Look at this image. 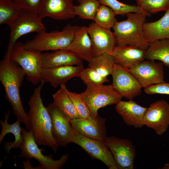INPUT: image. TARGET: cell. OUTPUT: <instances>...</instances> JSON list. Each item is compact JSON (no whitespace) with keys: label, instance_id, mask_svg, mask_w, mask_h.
<instances>
[{"label":"cell","instance_id":"1","mask_svg":"<svg viewBox=\"0 0 169 169\" xmlns=\"http://www.w3.org/2000/svg\"><path fill=\"white\" fill-rule=\"evenodd\" d=\"M44 83L42 81L34 89L28 101L29 124L30 131L38 146L50 147L56 153L59 146L53 137L51 117L43 103L41 96V90Z\"/></svg>","mask_w":169,"mask_h":169},{"label":"cell","instance_id":"2","mask_svg":"<svg viewBox=\"0 0 169 169\" xmlns=\"http://www.w3.org/2000/svg\"><path fill=\"white\" fill-rule=\"evenodd\" d=\"M26 74L16 62L3 58L0 62V81L5 91V98L11 104L13 114L30 131L28 113L25 111L21 100L20 88Z\"/></svg>","mask_w":169,"mask_h":169},{"label":"cell","instance_id":"3","mask_svg":"<svg viewBox=\"0 0 169 169\" xmlns=\"http://www.w3.org/2000/svg\"><path fill=\"white\" fill-rule=\"evenodd\" d=\"M126 16V20L116 21L112 28L117 46L129 45L146 50L149 43L144 36L143 25L147 16L137 13H130Z\"/></svg>","mask_w":169,"mask_h":169},{"label":"cell","instance_id":"4","mask_svg":"<svg viewBox=\"0 0 169 169\" xmlns=\"http://www.w3.org/2000/svg\"><path fill=\"white\" fill-rule=\"evenodd\" d=\"M77 27L68 24L61 31L37 33L33 39L24 44V47L27 49L39 53L64 49L73 41Z\"/></svg>","mask_w":169,"mask_h":169},{"label":"cell","instance_id":"5","mask_svg":"<svg viewBox=\"0 0 169 169\" xmlns=\"http://www.w3.org/2000/svg\"><path fill=\"white\" fill-rule=\"evenodd\" d=\"M40 53L27 49L24 44L17 41L12 47L9 59L20 66L28 80L34 85L42 81Z\"/></svg>","mask_w":169,"mask_h":169},{"label":"cell","instance_id":"6","mask_svg":"<svg viewBox=\"0 0 169 169\" xmlns=\"http://www.w3.org/2000/svg\"><path fill=\"white\" fill-rule=\"evenodd\" d=\"M80 94L94 118L98 115L100 109L116 105L122 98L112 84L87 86L86 90Z\"/></svg>","mask_w":169,"mask_h":169},{"label":"cell","instance_id":"7","mask_svg":"<svg viewBox=\"0 0 169 169\" xmlns=\"http://www.w3.org/2000/svg\"><path fill=\"white\" fill-rule=\"evenodd\" d=\"M23 141L19 147L21 150L19 157L28 159L34 158L39 163V168L43 169H60L68 159V154H64L59 160H54L51 155L45 156L42 152L34 138L32 132L22 127Z\"/></svg>","mask_w":169,"mask_h":169},{"label":"cell","instance_id":"8","mask_svg":"<svg viewBox=\"0 0 169 169\" xmlns=\"http://www.w3.org/2000/svg\"><path fill=\"white\" fill-rule=\"evenodd\" d=\"M8 25L11 30L10 38L3 58L9 59L13 45L21 37L32 32L46 31L42 19L37 15L24 10Z\"/></svg>","mask_w":169,"mask_h":169},{"label":"cell","instance_id":"9","mask_svg":"<svg viewBox=\"0 0 169 169\" xmlns=\"http://www.w3.org/2000/svg\"><path fill=\"white\" fill-rule=\"evenodd\" d=\"M111 75L112 85L122 97L131 100L141 94V85L127 68L115 63Z\"/></svg>","mask_w":169,"mask_h":169},{"label":"cell","instance_id":"10","mask_svg":"<svg viewBox=\"0 0 169 169\" xmlns=\"http://www.w3.org/2000/svg\"><path fill=\"white\" fill-rule=\"evenodd\" d=\"M46 108L51 120L52 135L58 146H65L73 143L75 131L70 121L53 103Z\"/></svg>","mask_w":169,"mask_h":169},{"label":"cell","instance_id":"11","mask_svg":"<svg viewBox=\"0 0 169 169\" xmlns=\"http://www.w3.org/2000/svg\"><path fill=\"white\" fill-rule=\"evenodd\" d=\"M163 65L161 62L145 59L127 69L144 88L165 82Z\"/></svg>","mask_w":169,"mask_h":169},{"label":"cell","instance_id":"12","mask_svg":"<svg viewBox=\"0 0 169 169\" xmlns=\"http://www.w3.org/2000/svg\"><path fill=\"white\" fill-rule=\"evenodd\" d=\"M105 142L112 154L118 169H133L136 152L131 141L111 136L107 137Z\"/></svg>","mask_w":169,"mask_h":169},{"label":"cell","instance_id":"13","mask_svg":"<svg viewBox=\"0 0 169 169\" xmlns=\"http://www.w3.org/2000/svg\"><path fill=\"white\" fill-rule=\"evenodd\" d=\"M73 143L80 146L92 157L102 161L109 169H118L105 142L87 137L75 131Z\"/></svg>","mask_w":169,"mask_h":169},{"label":"cell","instance_id":"14","mask_svg":"<svg viewBox=\"0 0 169 169\" xmlns=\"http://www.w3.org/2000/svg\"><path fill=\"white\" fill-rule=\"evenodd\" d=\"M144 121L145 125L153 130L157 135H163L169 126V104L161 100L150 104Z\"/></svg>","mask_w":169,"mask_h":169},{"label":"cell","instance_id":"15","mask_svg":"<svg viewBox=\"0 0 169 169\" xmlns=\"http://www.w3.org/2000/svg\"><path fill=\"white\" fill-rule=\"evenodd\" d=\"M88 31L91 42L93 57L104 53L110 54L117 44L114 32L94 22L91 23L88 27Z\"/></svg>","mask_w":169,"mask_h":169},{"label":"cell","instance_id":"16","mask_svg":"<svg viewBox=\"0 0 169 169\" xmlns=\"http://www.w3.org/2000/svg\"><path fill=\"white\" fill-rule=\"evenodd\" d=\"M106 120L98 115L87 119H74L70 120L74 131L87 137L105 142L106 138Z\"/></svg>","mask_w":169,"mask_h":169},{"label":"cell","instance_id":"17","mask_svg":"<svg viewBox=\"0 0 169 169\" xmlns=\"http://www.w3.org/2000/svg\"><path fill=\"white\" fill-rule=\"evenodd\" d=\"M74 0H43L38 16L64 20L75 17Z\"/></svg>","mask_w":169,"mask_h":169},{"label":"cell","instance_id":"18","mask_svg":"<svg viewBox=\"0 0 169 169\" xmlns=\"http://www.w3.org/2000/svg\"><path fill=\"white\" fill-rule=\"evenodd\" d=\"M84 68L82 65L42 68L41 72V80L44 83H49L52 86L57 88L65 84L73 78L78 77L80 71Z\"/></svg>","mask_w":169,"mask_h":169},{"label":"cell","instance_id":"19","mask_svg":"<svg viewBox=\"0 0 169 169\" xmlns=\"http://www.w3.org/2000/svg\"><path fill=\"white\" fill-rule=\"evenodd\" d=\"M147 108L137 104L132 100L128 101L120 100L115 109L128 125L140 128L145 125L144 117Z\"/></svg>","mask_w":169,"mask_h":169},{"label":"cell","instance_id":"20","mask_svg":"<svg viewBox=\"0 0 169 169\" xmlns=\"http://www.w3.org/2000/svg\"><path fill=\"white\" fill-rule=\"evenodd\" d=\"M42 68H49L67 65H83V59L70 51L60 49L52 52L40 53Z\"/></svg>","mask_w":169,"mask_h":169},{"label":"cell","instance_id":"21","mask_svg":"<svg viewBox=\"0 0 169 169\" xmlns=\"http://www.w3.org/2000/svg\"><path fill=\"white\" fill-rule=\"evenodd\" d=\"M146 50L126 45L115 46L110 54L115 63L129 69L145 59Z\"/></svg>","mask_w":169,"mask_h":169},{"label":"cell","instance_id":"22","mask_svg":"<svg viewBox=\"0 0 169 169\" xmlns=\"http://www.w3.org/2000/svg\"><path fill=\"white\" fill-rule=\"evenodd\" d=\"M72 52L88 62L93 57L91 43L88 27L78 26L74 38L64 49Z\"/></svg>","mask_w":169,"mask_h":169},{"label":"cell","instance_id":"23","mask_svg":"<svg viewBox=\"0 0 169 169\" xmlns=\"http://www.w3.org/2000/svg\"><path fill=\"white\" fill-rule=\"evenodd\" d=\"M143 31L145 38L149 43L162 39H169V8L158 20L145 22Z\"/></svg>","mask_w":169,"mask_h":169},{"label":"cell","instance_id":"24","mask_svg":"<svg viewBox=\"0 0 169 169\" xmlns=\"http://www.w3.org/2000/svg\"><path fill=\"white\" fill-rule=\"evenodd\" d=\"M10 111L7 113H5V120L4 121L0 120L2 130L0 134V145L5 136L8 133H12L14 136L15 140L13 142L6 141L4 144V149L7 155L12 148H18L23 141L22 133V127L21 126V121L17 120L14 123L10 124L8 122Z\"/></svg>","mask_w":169,"mask_h":169},{"label":"cell","instance_id":"25","mask_svg":"<svg viewBox=\"0 0 169 169\" xmlns=\"http://www.w3.org/2000/svg\"><path fill=\"white\" fill-rule=\"evenodd\" d=\"M145 59L159 60L169 67V39H162L149 43L146 50Z\"/></svg>","mask_w":169,"mask_h":169},{"label":"cell","instance_id":"26","mask_svg":"<svg viewBox=\"0 0 169 169\" xmlns=\"http://www.w3.org/2000/svg\"><path fill=\"white\" fill-rule=\"evenodd\" d=\"M65 84L53 94V103L70 121L74 119L80 118L71 99L66 92Z\"/></svg>","mask_w":169,"mask_h":169},{"label":"cell","instance_id":"27","mask_svg":"<svg viewBox=\"0 0 169 169\" xmlns=\"http://www.w3.org/2000/svg\"><path fill=\"white\" fill-rule=\"evenodd\" d=\"M88 62L89 67L105 77L111 74L115 63L114 57L107 53L93 57Z\"/></svg>","mask_w":169,"mask_h":169},{"label":"cell","instance_id":"28","mask_svg":"<svg viewBox=\"0 0 169 169\" xmlns=\"http://www.w3.org/2000/svg\"><path fill=\"white\" fill-rule=\"evenodd\" d=\"M23 11L13 0H0V24L8 25Z\"/></svg>","mask_w":169,"mask_h":169},{"label":"cell","instance_id":"29","mask_svg":"<svg viewBox=\"0 0 169 169\" xmlns=\"http://www.w3.org/2000/svg\"><path fill=\"white\" fill-rule=\"evenodd\" d=\"M79 3L74 5V12L80 18L94 20L97 11L101 5L98 0H78Z\"/></svg>","mask_w":169,"mask_h":169},{"label":"cell","instance_id":"30","mask_svg":"<svg viewBox=\"0 0 169 169\" xmlns=\"http://www.w3.org/2000/svg\"><path fill=\"white\" fill-rule=\"evenodd\" d=\"M101 4L111 9L116 15H126L130 13H137L150 17L151 15L138 6L130 5L121 3L117 0H98Z\"/></svg>","mask_w":169,"mask_h":169},{"label":"cell","instance_id":"31","mask_svg":"<svg viewBox=\"0 0 169 169\" xmlns=\"http://www.w3.org/2000/svg\"><path fill=\"white\" fill-rule=\"evenodd\" d=\"M115 13L109 7L101 4L95 16L94 21L100 26L108 29L113 28L117 21Z\"/></svg>","mask_w":169,"mask_h":169},{"label":"cell","instance_id":"32","mask_svg":"<svg viewBox=\"0 0 169 169\" xmlns=\"http://www.w3.org/2000/svg\"><path fill=\"white\" fill-rule=\"evenodd\" d=\"M78 77L86 86L101 85L109 81L107 77L102 76L95 70L89 67L83 68L80 71Z\"/></svg>","mask_w":169,"mask_h":169},{"label":"cell","instance_id":"33","mask_svg":"<svg viewBox=\"0 0 169 169\" xmlns=\"http://www.w3.org/2000/svg\"><path fill=\"white\" fill-rule=\"evenodd\" d=\"M137 5L149 14L166 11L169 0H136Z\"/></svg>","mask_w":169,"mask_h":169},{"label":"cell","instance_id":"34","mask_svg":"<svg viewBox=\"0 0 169 169\" xmlns=\"http://www.w3.org/2000/svg\"><path fill=\"white\" fill-rule=\"evenodd\" d=\"M65 90L72 101L80 118L85 119L92 117L89 109L80 94L70 91L67 89L66 86Z\"/></svg>","mask_w":169,"mask_h":169},{"label":"cell","instance_id":"35","mask_svg":"<svg viewBox=\"0 0 169 169\" xmlns=\"http://www.w3.org/2000/svg\"><path fill=\"white\" fill-rule=\"evenodd\" d=\"M23 10L38 16L43 0H13Z\"/></svg>","mask_w":169,"mask_h":169},{"label":"cell","instance_id":"36","mask_svg":"<svg viewBox=\"0 0 169 169\" xmlns=\"http://www.w3.org/2000/svg\"><path fill=\"white\" fill-rule=\"evenodd\" d=\"M144 91L149 95L160 94L169 95V83L165 82L144 88Z\"/></svg>","mask_w":169,"mask_h":169},{"label":"cell","instance_id":"37","mask_svg":"<svg viewBox=\"0 0 169 169\" xmlns=\"http://www.w3.org/2000/svg\"><path fill=\"white\" fill-rule=\"evenodd\" d=\"M162 169H169V163L166 164Z\"/></svg>","mask_w":169,"mask_h":169}]
</instances>
